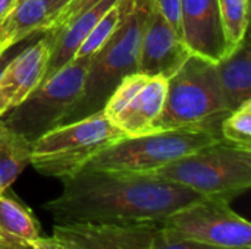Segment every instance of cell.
<instances>
[{"label": "cell", "mask_w": 251, "mask_h": 249, "mask_svg": "<svg viewBox=\"0 0 251 249\" xmlns=\"http://www.w3.org/2000/svg\"><path fill=\"white\" fill-rule=\"evenodd\" d=\"M62 182L60 195L44 204L56 225H160L176 210L203 198L150 173L81 169Z\"/></svg>", "instance_id": "6da1fadb"}, {"label": "cell", "mask_w": 251, "mask_h": 249, "mask_svg": "<svg viewBox=\"0 0 251 249\" xmlns=\"http://www.w3.org/2000/svg\"><path fill=\"white\" fill-rule=\"evenodd\" d=\"M231 113L219 84L216 65L191 54L168 78L165 104L156 131L206 129L221 134L222 120Z\"/></svg>", "instance_id": "7a4b0ae2"}, {"label": "cell", "mask_w": 251, "mask_h": 249, "mask_svg": "<svg viewBox=\"0 0 251 249\" xmlns=\"http://www.w3.org/2000/svg\"><path fill=\"white\" fill-rule=\"evenodd\" d=\"M151 0H129L112 37L90 59L82 92L62 123L101 112L124 76L137 72L140 40Z\"/></svg>", "instance_id": "3957f363"}, {"label": "cell", "mask_w": 251, "mask_h": 249, "mask_svg": "<svg viewBox=\"0 0 251 249\" xmlns=\"http://www.w3.org/2000/svg\"><path fill=\"white\" fill-rule=\"evenodd\" d=\"M150 175L182 185L203 198L231 203L250 189L251 150L221 139Z\"/></svg>", "instance_id": "277c9868"}, {"label": "cell", "mask_w": 251, "mask_h": 249, "mask_svg": "<svg viewBox=\"0 0 251 249\" xmlns=\"http://www.w3.org/2000/svg\"><path fill=\"white\" fill-rule=\"evenodd\" d=\"M126 138L101 112L60 123L31 141L29 164L41 175L65 179L107 145Z\"/></svg>", "instance_id": "5b68a950"}, {"label": "cell", "mask_w": 251, "mask_h": 249, "mask_svg": "<svg viewBox=\"0 0 251 249\" xmlns=\"http://www.w3.org/2000/svg\"><path fill=\"white\" fill-rule=\"evenodd\" d=\"M221 139L219 132L206 129H171L126 136L94 154L82 169L151 173Z\"/></svg>", "instance_id": "8992f818"}, {"label": "cell", "mask_w": 251, "mask_h": 249, "mask_svg": "<svg viewBox=\"0 0 251 249\" xmlns=\"http://www.w3.org/2000/svg\"><path fill=\"white\" fill-rule=\"evenodd\" d=\"M90 59H72L43 81L22 103L4 114V125L29 141L60 125L82 92Z\"/></svg>", "instance_id": "52a82bcc"}, {"label": "cell", "mask_w": 251, "mask_h": 249, "mask_svg": "<svg viewBox=\"0 0 251 249\" xmlns=\"http://www.w3.org/2000/svg\"><path fill=\"white\" fill-rule=\"evenodd\" d=\"M160 227L175 236L218 248L251 249L250 222L221 200L194 201L168 216Z\"/></svg>", "instance_id": "ba28073f"}, {"label": "cell", "mask_w": 251, "mask_h": 249, "mask_svg": "<svg viewBox=\"0 0 251 249\" xmlns=\"http://www.w3.org/2000/svg\"><path fill=\"white\" fill-rule=\"evenodd\" d=\"M168 78L132 72L122 78L107 98L103 113L126 136H141L154 132V123L162 113Z\"/></svg>", "instance_id": "9c48e42d"}, {"label": "cell", "mask_w": 251, "mask_h": 249, "mask_svg": "<svg viewBox=\"0 0 251 249\" xmlns=\"http://www.w3.org/2000/svg\"><path fill=\"white\" fill-rule=\"evenodd\" d=\"M191 56L182 38L165 19L156 1L151 0L138 50L137 72L149 76H172Z\"/></svg>", "instance_id": "30bf717a"}, {"label": "cell", "mask_w": 251, "mask_h": 249, "mask_svg": "<svg viewBox=\"0 0 251 249\" xmlns=\"http://www.w3.org/2000/svg\"><path fill=\"white\" fill-rule=\"evenodd\" d=\"M157 223L138 225H54L53 238L60 249H149Z\"/></svg>", "instance_id": "8fae6325"}, {"label": "cell", "mask_w": 251, "mask_h": 249, "mask_svg": "<svg viewBox=\"0 0 251 249\" xmlns=\"http://www.w3.org/2000/svg\"><path fill=\"white\" fill-rule=\"evenodd\" d=\"M181 35L191 54L213 63L234 48L224 32L219 0H181Z\"/></svg>", "instance_id": "7c38bea8"}, {"label": "cell", "mask_w": 251, "mask_h": 249, "mask_svg": "<svg viewBox=\"0 0 251 249\" xmlns=\"http://www.w3.org/2000/svg\"><path fill=\"white\" fill-rule=\"evenodd\" d=\"M50 56V37L38 40L12 57L0 75V117L22 103L44 79Z\"/></svg>", "instance_id": "4fadbf2b"}, {"label": "cell", "mask_w": 251, "mask_h": 249, "mask_svg": "<svg viewBox=\"0 0 251 249\" xmlns=\"http://www.w3.org/2000/svg\"><path fill=\"white\" fill-rule=\"evenodd\" d=\"M115 1L118 0H103L94 7L82 12L81 15L66 22L57 31L46 32L50 37V56L43 81L49 79L51 75H54L59 69H62L74 59L75 53L78 51L79 45L91 31L94 23Z\"/></svg>", "instance_id": "5bb4252c"}, {"label": "cell", "mask_w": 251, "mask_h": 249, "mask_svg": "<svg viewBox=\"0 0 251 249\" xmlns=\"http://www.w3.org/2000/svg\"><path fill=\"white\" fill-rule=\"evenodd\" d=\"M215 65L225 103L232 112L251 98V54L247 38Z\"/></svg>", "instance_id": "9a60e30c"}, {"label": "cell", "mask_w": 251, "mask_h": 249, "mask_svg": "<svg viewBox=\"0 0 251 249\" xmlns=\"http://www.w3.org/2000/svg\"><path fill=\"white\" fill-rule=\"evenodd\" d=\"M47 18V0H18L0 19V32L15 45L35 32H43Z\"/></svg>", "instance_id": "2e32d148"}, {"label": "cell", "mask_w": 251, "mask_h": 249, "mask_svg": "<svg viewBox=\"0 0 251 249\" xmlns=\"http://www.w3.org/2000/svg\"><path fill=\"white\" fill-rule=\"evenodd\" d=\"M31 160V141L9 129L0 119V195L25 170Z\"/></svg>", "instance_id": "e0dca14e"}, {"label": "cell", "mask_w": 251, "mask_h": 249, "mask_svg": "<svg viewBox=\"0 0 251 249\" xmlns=\"http://www.w3.org/2000/svg\"><path fill=\"white\" fill-rule=\"evenodd\" d=\"M0 233L34 242L41 236V227L31 210L4 192L0 195Z\"/></svg>", "instance_id": "ac0fdd59"}, {"label": "cell", "mask_w": 251, "mask_h": 249, "mask_svg": "<svg viewBox=\"0 0 251 249\" xmlns=\"http://www.w3.org/2000/svg\"><path fill=\"white\" fill-rule=\"evenodd\" d=\"M128 3L129 0H118L100 16V19L94 23V26L79 45L74 59H90L96 51H99L104 45V43L118 29L126 12Z\"/></svg>", "instance_id": "d6986e66"}, {"label": "cell", "mask_w": 251, "mask_h": 249, "mask_svg": "<svg viewBox=\"0 0 251 249\" xmlns=\"http://www.w3.org/2000/svg\"><path fill=\"white\" fill-rule=\"evenodd\" d=\"M219 12L225 37L235 47L247 35L250 0H219Z\"/></svg>", "instance_id": "ffe728a7"}, {"label": "cell", "mask_w": 251, "mask_h": 249, "mask_svg": "<svg viewBox=\"0 0 251 249\" xmlns=\"http://www.w3.org/2000/svg\"><path fill=\"white\" fill-rule=\"evenodd\" d=\"M219 131L224 141L251 150V98L222 120Z\"/></svg>", "instance_id": "44dd1931"}, {"label": "cell", "mask_w": 251, "mask_h": 249, "mask_svg": "<svg viewBox=\"0 0 251 249\" xmlns=\"http://www.w3.org/2000/svg\"><path fill=\"white\" fill-rule=\"evenodd\" d=\"M149 249H222L218 247H212L194 239H187L181 236H175L166 230H163L159 225V229L156 230Z\"/></svg>", "instance_id": "7402d4cb"}, {"label": "cell", "mask_w": 251, "mask_h": 249, "mask_svg": "<svg viewBox=\"0 0 251 249\" xmlns=\"http://www.w3.org/2000/svg\"><path fill=\"white\" fill-rule=\"evenodd\" d=\"M103 0H69L44 26L43 32H54L57 31L60 26H63L66 22H69L71 19H74L75 16L81 15L82 12L94 7L96 4H99Z\"/></svg>", "instance_id": "603a6c76"}, {"label": "cell", "mask_w": 251, "mask_h": 249, "mask_svg": "<svg viewBox=\"0 0 251 249\" xmlns=\"http://www.w3.org/2000/svg\"><path fill=\"white\" fill-rule=\"evenodd\" d=\"M160 9L165 19L172 25V28L181 35V0H154Z\"/></svg>", "instance_id": "cb8c5ba5"}, {"label": "cell", "mask_w": 251, "mask_h": 249, "mask_svg": "<svg viewBox=\"0 0 251 249\" xmlns=\"http://www.w3.org/2000/svg\"><path fill=\"white\" fill-rule=\"evenodd\" d=\"M0 249H34L31 242H25L9 235L0 233Z\"/></svg>", "instance_id": "d4e9b609"}, {"label": "cell", "mask_w": 251, "mask_h": 249, "mask_svg": "<svg viewBox=\"0 0 251 249\" xmlns=\"http://www.w3.org/2000/svg\"><path fill=\"white\" fill-rule=\"evenodd\" d=\"M34 249H60L59 248V244L56 242V239L51 236V238H43L40 236L37 241L31 242Z\"/></svg>", "instance_id": "484cf974"}, {"label": "cell", "mask_w": 251, "mask_h": 249, "mask_svg": "<svg viewBox=\"0 0 251 249\" xmlns=\"http://www.w3.org/2000/svg\"><path fill=\"white\" fill-rule=\"evenodd\" d=\"M69 0H47V13H49V18H47V22L68 3ZM46 22V23H47ZM46 26V25H44Z\"/></svg>", "instance_id": "4316f807"}, {"label": "cell", "mask_w": 251, "mask_h": 249, "mask_svg": "<svg viewBox=\"0 0 251 249\" xmlns=\"http://www.w3.org/2000/svg\"><path fill=\"white\" fill-rule=\"evenodd\" d=\"M18 3V0H0V19Z\"/></svg>", "instance_id": "83f0119b"}, {"label": "cell", "mask_w": 251, "mask_h": 249, "mask_svg": "<svg viewBox=\"0 0 251 249\" xmlns=\"http://www.w3.org/2000/svg\"><path fill=\"white\" fill-rule=\"evenodd\" d=\"M10 48H12V47H9V48H7V50H4L3 53H0V75H1V72H3V69H4V66L7 65V62L12 59V57L9 56Z\"/></svg>", "instance_id": "f1b7e54d"}, {"label": "cell", "mask_w": 251, "mask_h": 249, "mask_svg": "<svg viewBox=\"0 0 251 249\" xmlns=\"http://www.w3.org/2000/svg\"><path fill=\"white\" fill-rule=\"evenodd\" d=\"M9 47H13V44L0 32V53H3L4 50H7Z\"/></svg>", "instance_id": "f546056e"}]
</instances>
